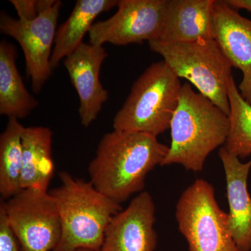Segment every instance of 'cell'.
I'll use <instances>...</instances> for the list:
<instances>
[{
	"label": "cell",
	"mask_w": 251,
	"mask_h": 251,
	"mask_svg": "<svg viewBox=\"0 0 251 251\" xmlns=\"http://www.w3.org/2000/svg\"><path fill=\"white\" fill-rule=\"evenodd\" d=\"M169 148L148 133L113 130L104 135L88 166L90 181L121 204L145 188L150 171L161 166Z\"/></svg>",
	"instance_id": "cell-1"
},
{
	"label": "cell",
	"mask_w": 251,
	"mask_h": 251,
	"mask_svg": "<svg viewBox=\"0 0 251 251\" xmlns=\"http://www.w3.org/2000/svg\"><path fill=\"white\" fill-rule=\"evenodd\" d=\"M171 130V147L161 166L179 164L198 173L202 171L208 156L226 144L229 115L186 82L180 92Z\"/></svg>",
	"instance_id": "cell-2"
},
{
	"label": "cell",
	"mask_w": 251,
	"mask_h": 251,
	"mask_svg": "<svg viewBox=\"0 0 251 251\" xmlns=\"http://www.w3.org/2000/svg\"><path fill=\"white\" fill-rule=\"evenodd\" d=\"M61 185L50 191L60 216L62 235L53 251L85 249L100 251L110 221L122 210L98 191L91 181L65 171L59 174Z\"/></svg>",
	"instance_id": "cell-3"
},
{
	"label": "cell",
	"mask_w": 251,
	"mask_h": 251,
	"mask_svg": "<svg viewBox=\"0 0 251 251\" xmlns=\"http://www.w3.org/2000/svg\"><path fill=\"white\" fill-rule=\"evenodd\" d=\"M181 85L164 61L153 63L132 86L123 106L113 119L114 130L153 136L171 128L179 103Z\"/></svg>",
	"instance_id": "cell-4"
},
{
	"label": "cell",
	"mask_w": 251,
	"mask_h": 251,
	"mask_svg": "<svg viewBox=\"0 0 251 251\" xmlns=\"http://www.w3.org/2000/svg\"><path fill=\"white\" fill-rule=\"evenodd\" d=\"M149 46L176 76L189 81L200 93L229 115L227 87L233 67L215 39L191 43L153 41Z\"/></svg>",
	"instance_id": "cell-5"
},
{
	"label": "cell",
	"mask_w": 251,
	"mask_h": 251,
	"mask_svg": "<svg viewBox=\"0 0 251 251\" xmlns=\"http://www.w3.org/2000/svg\"><path fill=\"white\" fill-rule=\"evenodd\" d=\"M175 217L189 251H241L229 232L227 213L206 180L196 179L181 193Z\"/></svg>",
	"instance_id": "cell-6"
},
{
	"label": "cell",
	"mask_w": 251,
	"mask_h": 251,
	"mask_svg": "<svg viewBox=\"0 0 251 251\" xmlns=\"http://www.w3.org/2000/svg\"><path fill=\"white\" fill-rule=\"evenodd\" d=\"M2 202L21 251H53L62 235L54 198L48 191L25 188Z\"/></svg>",
	"instance_id": "cell-7"
},
{
	"label": "cell",
	"mask_w": 251,
	"mask_h": 251,
	"mask_svg": "<svg viewBox=\"0 0 251 251\" xmlns=\"http://www.w3.org/2000/svg\"><path fill=\"white\" fill-rule=\"evenodd\" d=\"M166 4L167 0H119L113 16L91 27L90 44L126 46L160 40Z\"/></svg>",
	"instance_id": "cell-8"
},
{
	"label": "cell",
	"mask_w": 251,
	"mask_h": 251,
	"mask_svg": "<svg viewBox=\"0 0 251 251\" xmlns=\"http://www.w3.org/2000/svg\"><path fill=\"white\" fill-rule=\"evenodd\" d=\"M61 6L62 1L57 0L52 8L32 21L15 19L4 11L0 15V31L16 39L22 48L26 73L36 94L52 74L50 59Z\"/></svg>",
	"instance_id": "cell-9"
},
{
	"label": "cell",
	"mask_w": 251,
	"mask_h": 251,
	"mask_svg": "<svg viewBox=\"0 0 251 251\" xmlns=\"http://www.w3.org/2000/svg\"><path fill=\"white\" fill-rule=\"evenodd\" d=\"M156 206L147 191L140 192L126 209L110 221L100 251H155Z\"/></svg>",
	"instance_id": "cell-10"
},
{
	"label": "cell",
	"mask_w": 251,
	"mask_h": 251,
	"mask_svg": "<svg viewBox=\"0 0 251 251\" xmlns=\"http://www.w3.org/2000/svg\"><path fill=\"white\" fill-rule=\"evenodd\" d=\"M108 53L103 46L82 43L74 52L64 59L71 82L78 94L80 122L90 126L97 120L109 93L99 79L100 67Z\"/></svg>",
	"instance_id": "cell-11"
},
{
	"label": "cell",
	"mask_w": 251,
	"mask_h": 251,
	"mask_svg": "<svg viewBox=\"0 0 251 251\" xmlns=\"http://www.w3.org/2000/svg\"><path fill=\"white\" fill-rule=\"evenodd\" d=\"M214 39L232 67L242 72L238 89L251 105V20L239 14L226 0H215L213 6Z\"/></svg>",
	"instance_id": "cell-12"
},
{
	"label": "cell",
	"mask_w": 251,
	"mask_h": 251,
	"mask_svg": "<svg viewBox=\"0 0 251 251\" xmlns=\"http://www.w3.org/2000/svg\"><path fill=\"white\" fill-rule=\"evenodd\" d=\"M219 156L226 175L229 232L239 250L251 251V196L248 191L251 159L242 163L224 147L220 148Z\"/></svg>",
	"instance_id": "cell-13"
},
{
	"label": "cell",
	"mask_w": 251,
	"mask_h": 251,
	"mask_svg": "<svg viewBox=\"0 0 251 251\" xmlns=\"http://www.w3.org/2000/svg\"><path fill=\"white\" fill-rule=\"evenodd\" d=\"M214 1L167 0L164 27L158 41L191 43L214 39Z\"/></svg>",
	"instance_id": "cell-14"
},
{
	"label": "cell",
	"mask_w": 251,
	"mask_h": 251,
	"mask_svg": "<svg viewBox=\"0 0 251 251\" xmlns=\"http://www.w3.org/2000/svg\"><path fill=\"white\" fill-rule=\"evenodd\" d=\"M52 131L49 127H25L22 133L23 189L48 191L53 176Z\"/></svg>",
	"instance_id": "cell-15"
},
{
	"label": "cell",
	"mask_w": 251,
	"mask_h": 251,
	"mask_svg": "<svg viewBox=\"0 0 251 251\" xmlns=\"http://www.w3.org/2000/svg\"><path fill=\"white\" fill-rule=\"evenodd\" d=\"M117 0H77L70 16L56 33L50 59L52 70L77 49L99 15L118 4Z\"/></svg>",
	"instance_id": "cell-16"
},
{
	"label": "cell",
	"mask_w": 251,
	"mask_h": 251,
	"mask_svg": "<svg viewBox=\"0 0 251 251\" xmlns=\"http://www.w3.org/2000/svg\"><path fill=\"white\" fill-rule=\"evenodd\" d=\"M17 52L11 43L0 42V115L25 118L39 102L27 90L16 67Z\"/></svg>",
	"instance_id": "cell-17"
},
{
	"label": "cell",
	"mask_w": 251,
	"mask_h": 251,
	"mask_svg": "<svg viewBox=\"0 0 251 251\" xmlns=\"http://www.w3.org/2000/svg\"><path fill=\"white\" fill-rule=\"evenodd\" d=\"M25 126L16 117H9L0 135V194L10 199L23 189L22 133Z\"/></svg>",
	"instance_id": "cell-18"
},
{
	"label": "cell",
	"mask_w": 251,
	"mask_h": 251,
	"mask_svg": "<svg viewBox=\"0 0 251 251\" xmlns=\"http://www.w3.org/2000/svg\"><path fill=\"white\" fill-rule=\"evenodd\" d=\"M229 130L224 148L231 154L245 158L251 154V105L241 95L234 77L229 79Z\"/></svg>",
	"instance_id": "cell-19"
},
{
	"label": "cell",
	"mask_w": 251,
	"mask_h": 251,
	"mask_svg": "<svg viewBox=\"0 0 251 251\" xmlns=\"http://www.w3.org/2000/svg\"><path fill=\"white\" fill-rule=\"evenodd\" d=\"M57 0H11L18 19L32 21L52 8Z\"/></svg>",
	"instance_id": "cell-20"
},
{
	"label": "cell",
	"mask_w": 251,
	"mask_h": 251,
	"mask_svg": "<svg viewBox=\"0 0 251 251\" xmlns=\"http://www.w3.org/2000/svg\"><path fill=\"white\" fill-rule=\"evenodd\" d=\"M0 251H21L17 238L8 223L1 202L0 204Z\"/></svg>",
	"instance_id": "cell-21"
},
{
	"label": "cell",
	"mask_w": 251,
	"mask_h": 251,
	"mask_svg": "<svg viewBox=\"0 0 251 251\" xmlns=\"http://www.w3.org/2000/svg\"><path fill=\"white\" fill-rule=\"evenodd\" d=\"M235 9H245L251 12V0H226Z\"/></svg>",
	"instance_id": "cell-22"
},
{
	"label": "cell",
	"mask_w": 251,
	"mask_h": 251,
	"mask_svg": "<svg viewBox=\"0 0 251 251\" xmlns=\"http://www.w3.org/2000/svg\"><path fill=\"white\" fill-rule=\"evenodd\" d=\"M75 251H92L85 250V249H80V250H77Z\"/></svg>",
	"instance_id": "cell-23"
}]
</instances>
